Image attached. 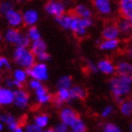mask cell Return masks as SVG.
<instances>
[{
  "mask_svg": "<svg viewBox=\"0 0 132 132\" xmlns=\"http://www.w3.org/2000/svg\"><path fill=\"white\" fill-rule=\"evenodd\" d=\"M109 89L116 101L120 102L132 94V84L122 76H115L109 81Z\"/></svg>",
  "mask_w": 132,
  "mask_h": 132,
  "instance_id": "obj_1",
  "label": "cell"
},
{
  "mask_svg": "<svg viewBox=\"0 0 132 132\" xmlns=\"http://www.w3.org/2000/svg\"><path fill=\"white\" fill-rule=\"evenodd\" d=\"M12 59L18 67L28 69L36 61L35 55L31 52L29 47L17 45L12 52Z\"/></svg>",
  "mask_w": 132,
  "mask_h": 132,
  "instance_id": "obj_2",
  "label": "cell"
},
{
  "mask_svg": "<svg viewBox=\"0 0 132 132\" xmlns=\"http://www.w3.org/2000/svg\"><path fill=\"white\" fill-rule=\"evenodd\" d=\"M3 39L6 43H8L12 45H20V46L29 47L31 41L28 37L27 34H24L22 31H20L17 28H10L5 31Z\"/></svg>",
  "mask_w": 132,
  "mask_h": 132,
  "instance_id": "obj_3",
  "label": "cell"
},
{
  "mask_svg": "<svg viewBox=\"0 0 132 132\" xmlns=\"http://www.w3.org/2000/svg\"><path fill=\"white\" fill-rule=\"evenodd\" d=\"M94 25V21L92 18H82L73 14L70 25V29L77 38H83L87 35L88 29Z\"/></svg>",
  "mask_w": 132,
  "mask_h": 132,
  "instance_id": "obj_4",
  "label": "cell"
},
{
  "mask_svg": "<svg viewBox=\"0 0 132 132\" xmlns=\"http://www.w3.org/2000/svg\"><path fill=\"white\" fill-rule=\"evenodd\" d=\"M27 72H28V77L38 79L42 82L46 81L49 78V70L45 62L35 61L29 68L27 69Z\"/></svg>",
  "mask_w": 132,
  "mask_h": 132,
  "instance_id": "obj_5",
  "label": "cell"
},
{
  "mask_svg": "<svg viewBox=\"0 0 132 132\" xmlns=\"http://www.w3.org/2000/svg\"><path fill=\"white\" fill-rule=\"evenodd\" d=\"M44 11L48 15L59 17L66 12V5L61 0H49L44 6Z\"/></svg>",
  "mask_w": 132,
  "mask_h": 132,
  "instance_id": "obj_6",
  "label": "cell"
},
{
  "mask_svg": "<svg viewBox=\"0 0 132 132\" xmlns=\"http://www.w3.org/2000/svg\"><path fill=\"white\" fill-rule=\"evenodd\" d=\"M30 102V97L27 91L23 88L14 90V99L13 105L19 110H26L28 107Z\"/></svg>",
  "mask_w": 132,
  "mask_h": 132,
  "instance_id": "obj_7",
  "label": "cell"
},
{
  "mask_svg": "<svg viewBox=\"0 0 132 132\" xmlns=\"http://www.w3.org/2000/svg\"><path fill=\"white\" fill-rule=\"evenodd\" d=\"M93 6L97 13L102 16H110L114 10L111 0H94Z\"/></svg>",
  "mask_w": 132,
  "mask_h": 132,
  "instance_id": "obj_8",
  "label": "cell"
},
{
  "mask_svg": "<svg viewBox=\"0 0 132 132\" xmlns=\"http://www.w3.org/2000/svg\"><path fill=\"white\" fill-rule=\"evenodd\" d=\"M6 22L11 28H20L23 25V16L22 12L15 10V8L9 11L4 15Z\"/></svg>",
  "mask_w": 132,
  "mask_h": 132,
  "instance_id": "obj_9",
  "label": "cell"
},
{
  "mask_svg": "<svg viewBox=\"0 0 132 132\" xmlns=\"http://www.w3.org/2000/svg\"><path fill=\"white\" fill-rule=\"evenodd\" d=\"M97 71L105 76H113L116 73V65L110 59H101L96 62Z\"/></svg>",
  "mask_w": 132,
  "mask_h": 132,
  "instance_id": "obj_10",
  "label": "cell"
},
{
  "mask_svg": "<svg viewBox=\"0 0 132 132\" xmlns=\"http://www.w3.org/2000/svg\"><path fill=\"white\" fill-rule=\"evenodd\" d=\"M34 94H35L36 102L39 105H41V106L49 104L53 99L52 94H50L48 89L46 87H44V85L40 86L38 89H36L35 91H34Z\"/></svg>",
  "mask_w": 132,
  "mask_h": 132,
  "instance_id": "obj_11",
  "label": "cell"
},
{
  "mask_svg": "<svg viewBox=\"0 0 132 132\" xmlns=\"http://www.w3.org/2000/svg\"><path fill=\"white\" fill-rule=\"evenodd\" d=\"M116 73L119 76L126 77L132 84V63L127 61L122 60L116 64Z\"/></svg>",
  "mask_w": 132,
  "mask_h": 132,
  "instance_id": "obj_12",
  "label": "cell"
},
{
  "mask_svg": "<svg viewBox=\"0 0 132 132\" xmlns=\"http://www.w3.org/2000/svg\"><path fill=\"white\" fill-rule=\"evenodd\" d=\"M14 90L6 86L0 87V106L7 107L13 104Z\"/></svg>",
  "mask_w": 132,
  "mask_h": 132,
  "instance_id": "obj_13",
  "label": "cell"
},
{
  "mask_svg": "<svg viewBox=\"0 0 132 132\" xmlns=\"http://www.w3.org/2000/svg\"><path fill=\"white\" fill-rule=\"evenodd\" d=\"M119 39H103L98 44V48L103 52H114L119 49Z\"/></svg>",
  "mask_w": 132,
  "mask_h": 132,
  "instance_id": "obj_14",
  "label": "cell"
},
{
  "mask_svg": "<svg viewBox=\"0 0 132 132\" xmlns=\"http://www.w3.org/2000/svg\"><path fill=\"white\" fill-rule=\"evenodd\" d=\"M59 116H60V121L66 124L69 127L74 122L75 119L77 117V113L76 112V110L73 108L64 107L61 108V110H60Z\"/></svg>",
  "mask_w": 132,
  "mask_h": 132,
  "instance_id": "obj_15",
  "label": "cell"
},
{
  "mask_svg": "<svg viewBox=\"0 0 132 132\" xmlns=\"http://www.w3.org/2000/svg\"><path fill=\"white\" fill-rule=\"evenodd\" d=\"M121 32L114 23H110L105 26L101 31L102 39H119Z\"/></svg>",
  "mask_w": 132,
  "mask_h": 132,
  "instance_id": "obj_16",
  "label": "cell"
},
{
  "mask_svg": "<svg viewBox=\"0 0 132 132\" xmlns=\"http://www.w3.org/2000/svg\"><path fill=\"white\" fill-rule=\"evenodd\" d=\"M0 121L2 122L4 126L8 127V129L10 131L13 132L17 127L20 126L19 120L10 112H4L0 115Z\"/></svg>",
  "mask_w": 132,
  "mask_h": 132,
  "instance_id": "obj_17",
  "label": "cell"
},
{
  "mask_svg": "<svg viewBox=\"0 0 132 132\" xmlns=\"http://www.w3.org/2000/svg\"><path fill=\"white\" fill-rule=\"evenodd\" d=\"M23 16V25L28 27L35 26L39 21V12L34 9H28L22 13Z\"/></svg>",
  "mask_w": 132,
  "mask_h": 132,
  "instance_id": "obj_18",
  "label": "cell"
},
{
  "mask_svg": "<svg viewBox=\"0 0 132 132\" xmlns=\"http://www.w3.org/2000/svg\"><path fill=\"white\" fill-rule=\"evenodd\" d=\"M71 96H70V92L69 89L65 88H58L57 94H56L54 103L57 107H62V105L65 103L71 101Z\"/></svg>",
  "mask_w": 132,
  "mask_h": 132,
  "instance_id": "obj_19",
  "label": "cell"
},
{
  "mask_svg": "<svg viewBox=\"0 0 132 132\" xmlns=\"http://www.w3.org/2000/svg\"><path fill=\"white\" fill-rule=\"evenodd\" d=\"M69 92L72 100H83L87 96V91L80 85H72Z\"/></svg>",
  "mask_w": 132,
  "mask_h": 132,
  "instance_id": "obj_20",
  "label": "cell"
},
{
  "mask_svg": "<svg viewBox=\"0 0 132 132\" xmlns=\"http://www.w3.org/2000/svg\"><path fill=\"white\" fill-rule=\"evenodd\" d=\"M74 14L82 18H92L93 11L86 4H77L74 9Z\"/></svg>",
  "mask_w": 132,
  "mask_h": 132,
  "instance_id": "obj_21",
  "label": "cell"
},
{
  "mask_svg": "<svg viewBox=\"0 0 132 132\" xmlns=\"http://www.w3.org/2000/svg\"><path fill=\"white\" fill-rule=\"evenodd\" d=\"M119 11L123 17L132 16V0H119Z\"/></svg>",
  "mask_w": 132,
  "mask_h": 132,
  "instance_id": "obj_22",
  "label": "cell"
},
{
  "mask_svg": "<svg viewBox=\"0 0 132 132\" xmlns=\"http://www.w3.org/2000/svg\"><path fill=\"white\" fill-rule=\"evenodd\" d=\"M29 49L31 50V52L35 55V57L38 54L42 52H44V51H47V45L45 44V42L44 40H37V41H33L30 43V45H29Z\"/></svg>",
  "mask_w": 132,
  "mask_h": 132,
  "instance_id": "obj_23",
  "label": "cell"
},
{
  "mask_svg": "<svg viewBox=\"0 0 132 132\" xmlns=\"http://www.w3.org/2000/svg\"><path fill=\"white\" fill-rule=\"evenodd\" d=\"M33 123H35L39 127H41L42 129H44L49 126L50 117L46 113H38L34 116Z\"/></svg>",
  "mask_w": 132,
  "mask_h": 132,
  "instance_id": "obj_24",
  "label": "cell"
},
{
  "mask_svg": "<svg viewBox=\"0 0 132 132\" xmlns=\"http://www.w3.org/2000/svg\"><path fill=\"white\" fill-rule=\"evenodd\" d=\"M69 129H71L72 132H85L87 130V126L85 121L79 116H77L74 122L69 126Z\"/></svg>",
  "mask_w": 132,
  "mask_h": 132,
  "instance_id": "obj_25",
  "label": "cell"
},
{
  "mask_svg": "<svg viewBox=\"0 0 132 132\" xmlns=\"http://www.w3.org/2000/svg\"><path fill=\"white\" fill-rule=\"evenodd\" d=\"M72 17H73V14L72 13H63L62 15L59 17H56V22L58 23V25L62 28L63 29L66 30H69L70 29V25H71V21H72Z\"/></svg>",
  "mask_w": 132,
  "mask_h": 132,
  "instance_id": "obj_26",
  "label": "cell"
},
{
  "mask_svg": "<svg viewBox=\"0 0 132 132\" xmlns=\"http://www.w3.org/2000/svg\"><path fill=\"white\" fill-rule=\"evenodd\" d=\"M116 26L118 27L121 34H128L132 30L129 19L127 18V17H122V18H120L117 21V23H116Z\"/></svg>",
  "mask_w": 132,
  "mask_h": 132,
  "instance_id": "obj_27",
  "label": "cell"
},
{
  "mask_svg": "<svg viewBox=\"0 0 132 132\" xmlns=\"http://www.w3.org/2000/svg\"><path fill=\"white\" fill-rule=\"evenodd\" d=\"M12 78L15 80L19 81L21 83H26L28 78V75L27 72V69L22 68V67H18V68L14 69L12 72Z\"/></svg>",
  "mask_w": 132,
  "mask_h": 132,
  "instance_id": "obj_28",
  "label": "cell"
},
{
  "mask_svg": "<svg viewBox=\"0 0 132 132\" xmlns=\"http://www.w3.org/2000/svg\"><path fill=\"white\" fill-rule=\"evenodd\" d=\"M119 111L125 117H129L132 115V108L128 100H121L119 102Z\"/></svg>",
  "mask_w": 132,
  "mask_h": 132,
  "instance_id": "obj_29",
  "label": "cell"
},
{
  "mask_svg": "<svg viewBox=\"0 0 132 132\" xmlns=\"http://www.w3.org/2000/svg\"><path fill=\"white\" fill-rule=\"evenodd\" d=\"M73 85V79L70 76H62L57 81V88H65L70 89Z\"/></svg>",
  "mask_w": 132,
  "mask_h": 132,
  "instance_id": "obj_30",
  "label": "cell"
},
{
  "mask_svg": "<svg viewBox=\"0 0 132 132\" xmlns=\"http://www.w3.org/2000/svg\"><path fill=\"white\" fill-rule=\"evenodd\" d=\"M27 35L29 38L31 42L33 41H37V40H40L42 39V34L39 30V28L36 27V26H30L28 27V30H27Z\"/></svg>",
  "mask_w": 132,
  "mask_h": 132,
  "instance_id": "obj_31",
  "label": "cell"
},
{
  "mask_svg": "<svg viewBox=\"0 0 132 132\" xmlns=\"http://www.w3.org/2000/svg\"><path fill=\"white\" fill-rule=\"evenodd\" d=\"M12 9H14V4L12 0H3L2 2H0V14L3 16Z\"/></svg>",
  "mask_w": 132,
  "mask_h": 132,
  "instance_id": "obj_32",
  "label": "cell"
},
{
  "mask_svg": "<svg viewBox=\"0 0 132 132\" xmlns=\"http://www.w3.org/2000/svg\"><path fill=\"white\" fill-rule=\"evenodd\" d=\"M103 131L104 132H121V128L119 126H117L116 124L112 123V122H109L103 126Z\"/></svg>",
  "mask_w": 132,
  "mask_h": 132,
  "instance_id": "obj_33",
  "label": "cell"
},
{
  "mask_svg": "<svg viewBox=\"0 0 132 132\" xmlns=\"http://www.w3.org/2000/svg\"><path fill=\"white\" fill-rule=\"evenodd\" d=\"M113 112H114V107L112 105H107L102 109L101 112H100V116L102 118H109L110 116L112 115Z\"/></svg>",
  "mask_w": 132,
  "mask_h": 132,
  "instance_id": "obj_34",
  "label": "cell"
},
{
  "mask_svg": "<svg viewBox=\"0 0 132 132\" xmlns=\"http://www.w3.org/2000/svg\"><path fill=\"white\" fill-rule=\"evenodd\" d=\"M24 131L26 132H42L44 131V129H42L41 127H39L35 123H28V124L25 125L24 127Z\"/></svg>",
  "mask_w": 132,
  "mask_h": 132,
  "instance_id": "obj_35",
  "label": "cell"
},
{
  "mask_svg": "<svg viewBox=\"0 0 132 132\" xmlns=\"http://www.w3.org/2000/svg\"><path fill=\"white\" fill-rule=\"evenodd\" d=\"M50 59H51V56L47 51L42 52L36 56V60L38 61H41V62H47L50 61Z\"/></svg>",
  "mask_w": 132,
  "mask_h": 132,
  "instance_id": "obj_36",
  "label": "cell"
},
{
  "mask_svg": "<svg viewBox=\"0 0 132 132\" xmlns=\"http://www.w3.org/2000/svg\"><path fill=\"white\" fill-rule=\"evenodd\" d=\"M53 131H55V132H68L69 131V127L66 124L62 123V122H60V123H58V124L54 127Z\"/></svg>",
  "mask_w": 132,
  "mask_h": 132,
  "instance_id": "obj_37",
  "label": "cell"
},
{
  "mask_svg": "<svg viewBox=\"0 0 132 132\" xmlns=\"http://www.w3.org/2000/svg\"><path fill=\"white\" fill-rule=\"evenodd\" d=\"M28 88L30 89V90L35 91L36 89H38L40 86L43 85V82L38 79H35V78H30V80L28 83Z\"/></svg>",
  "mask_w": 132,
  "mask_h": 132,
  "instance_id": "obj_38",
  "label": "cell"
},
{
  "mask_svg": "<svg viewBox=\"0 0 132 132\" xmlns=\"http://www.w3.org/2000/svg\"><path fill=\"white\" fill-rule=\"evenodd\" d=\"M87 69H88L89 72H91L93 74H96L97 72V67H96V63H94L93 61H87Z\"/></svg>",
  "mask_w": 132,
  "mask_h": 132,
  "instance_id": "obj_39",
  "label": "cell"
},
{
  "mask_svg": "<svg viewBox=\"0 0 132 132\" xmlns=\"http://www.w3.org/2000/svg\"><path fill=\"white\" fill-rule=\"evenodd\" d=\"M1 59H2L4 69H7V70L11 69V62H10V61H9L8 59L6 58V57H1Z\"/></svg>",
  "mask_w": 132,
  "mask_h": 132,
  "instance_id": "obj_40",
  "label": "cell"
},
{
  "mask_svg": "<svg viewBox=\"0 0 132 132\" xmlns=\"http://www.w3.org/2000/svg\"><path fill=\"white\" fill-rule=\"evenodd\" d=\"M4 83H5L6 87H9V88H11V89L14 88V80L12 77L11 78H7Z\"/></svg>",
  "mask_w": 132,
  "mask_h": 132,
  "instance_id": "obj_41",
  "label": "cell"
},
{
  "mask_svg": "<svg viewBox=\"0 0 132 132\" xmlns=\"http://www.w3.org/2000/svg\"><path fill=\"white\" fill-rule=\"evenodd\" d=\"M127 58H128V59L132 60V46L129 47V48H127Z\"/></svg>",
  "mask_w": 132,
  "mask_h": 132,
  "instance_id": "obj_42",
  "label": "cell"
},
{
  "mask_svg": "<svg viewBox=\"0 0 132 132\" xmlns=\"http://www.w3.org/2000/svg\"><path fill=\"white\" fill-rule=\"evenodd\" d=\"M4 68V65H3V61H2V59H1V57H0V72H1V70Z\"/></svg>",
  "mask_w": 132,
  "mask_h": 132,
  "instance_id": "obj_43",
  "label": "cell"
},
{
  "mask_svg": "<svg viewBox=\"0 0 132 132\" xmlns=\"http://www.w3.org/2000/svg\"><path fill=\"white\" fill-rule=\"evenodd\" d=\"M3 129H4V124H3L2 122L0 121V132L3 131Z\"/></svg>",
  "mask_w": 132,
  "mask_h": 132,
  "instance_id": "obj_44",
  "label": "cell"
},
{
  "mask_svg": "<svg viewBox=\"0 0 132 132\" xmlns=\"http://www.w3.org/2000/svg\"><path fill=\"white\" fill-rule=\"evenodd\" d=\"M128 102H129L130 106H131V108H132V94H130V97H129V99H128Z\"/></svg>",
  "mask_w": 132,
  "mask_h": 132,
  "instance_id": "obj_45",
  "label": "cell"
},
{
  "mask_svg": "<svg viewBox=\"0 0 132 132\" xmlns=\"http://www.w3.org/2000/svg\"><path fill=\"white\" fill-rule=\"evenodd\" d=\"M129 19V22H130V26H131V28H132V16L130 17V18H128Z\"/></svg>",
  "mask_w": 132,
  "mask_h": 132,
  "instance_id": "obj_46",
  "label": "cell"
},
{
  "mask_svg": "<svg viewBox=\"0 0 132 132\" xmlns=\"http://www.w3.org/2000/svg\"><path fill=\"white\" fill-rule=\"evenodd\" d=\"M129 130L132 132V122L130 123V125H129Z\"/></svg>",
  "mask_w": 132,
  "mask_h": 132,
  "instance_id": "obj_47",
  "label": "cell"
},
{
  "mask_svg": "<svg viewBox=\"0 0 132 132\" xmlns=\"http://www.w3.org/2000/svg\"><path fill=\"white\" fill-rule=\"evenodd\" d=\"M2 39H3V36H2V34H0V42L2 41Z\"/></svg>",
  "mask_w": 132,
  "mask_h": 132,
  "instance_id": "obj_48",
  "label": "cell"
},
{
  "mask_svg": "<svg viewBox=\"0 0 132 132\" xmlns=\"http://www.w3.org/2000/svg\"><path fill=\"white\" fill-rule=\"evenodd\" d=\"M131 41H132V32H131Z\"/></svg>",
  "mask_w": 132,
  "mask_h": 132,
  "instance_id": "obj_49",
  "label": "cell"
},
{
  "mask_svg": "<svg viewBox=\"0 0 132 132\" xmlns=\"http://www.w3.org/2000/svg\"><path fill=\"white\" fill-rule=\"evenodd\" d=\"M17 1H23V0H17Z\"/></svg>",
  "mask_w": 132,
  "mask_h": 132,
  "instance_id": "obj_50",
  "label": "cell"
},
{
  "mask_svg": "<svg viewBox=\"0 0 132 132\" xmlns=\"http://www.w3.org/2000/svg\"><path fill=\"white\" fill-rule=\"evenodd\" d=\"M0 110H1V106H0Z\"/></svg>",
  "mask_w": 132,
  "mask_h": 132,
  "instance_id": "obj_51",
  "label": "cell"
}]
</instances>
